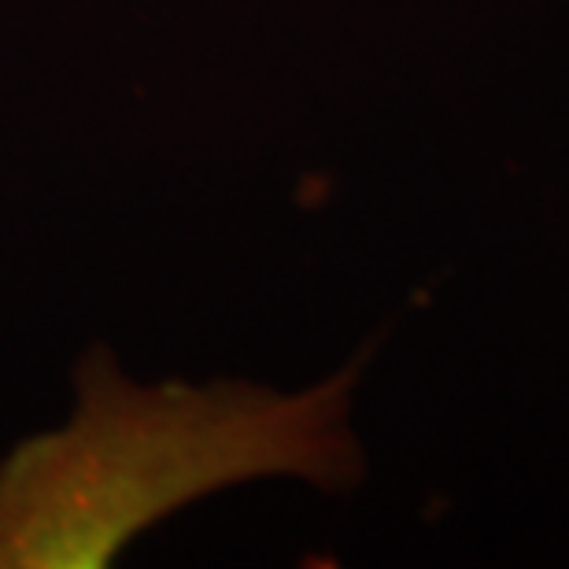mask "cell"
Segmentation results:
<instances>
[{
	"label": "cell",
	"mask_w": 569,
	"mask_h": 569,
	"mask_svg": "<svg viewBox=\"0 0 569 569\" xmlns=\"http://www.w3.org/2000/svg\"><path fill=\"white\" fill-rule=\"evenodd\" d=\"M74 385L71 422L0 462V569H100L178 507L248 477L348 488L362 473L348 429L356 367L278 396L248 381L133 385L93 348Z\"/></svg>",
	"instance_id": "obj_1"
}]
</instances>
